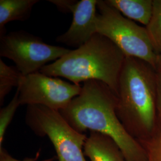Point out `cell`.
<instances>
[{
	"mask_svg": "<svg viewBox=\"0 0 161 161\" xmlns=\"http://www.w3.org/2000/svg\"><path fill=\"white\" fill-rule=\"evenodd\" d=\"M20 105H40L60 111L80 94L82 86L40 72L23 76L17 87Z\"/></svg>",
	"mask_w": 161,
	"mask_h": 161,
	"instance_id": "52a82bcc",
	"label": "cell"
},
{
	"mask_svg": "<svg viewBox=\"0 0 161 161\" xmlns=\"http://www.w3.org/2000/svg\"><path fill=\"white\" fill-rule=\"evenodd\" d=\"M127 18L146 26L151 19L153 0H105Z\"/></svg>",
	"mask_w": 161,
	"mask_h": 161,
	"instance_id": "8fae6325",
	"label": "cell"
},
{
	"mask_svg": "<svg viewBox=\"0 0 161 161\" xmlns=\"http://www.w3.org/2000/svg\"><path fill=\"white\" fill-rule=\"evenodd\" d=\"M116 112L134 138L149 137L157 121V72L143 60L126 57L119 80Z\"/></svg>",
	"mask_w": 161,
	"mask_h": 161,
	"instance_id": "7a4b0ae2",
	"label": "cell"
},
{
	"mask_svg": "<svg viewBox=\"0 0 161 161\" xmlns=\"http://www.w3.org/2000/svg\"><path fill=\"white\" fill-rule=\"evenodd\" d=\"M71 50L48 44L42 38L25 31L10 32L0 36V56L12 60L23 75L37 72Z\"/></svg>",
	"mask_w": 161,
	"mask_h": 161,
	"instance_id": "8992f818",
	"label": "cell"
},
{
	"mask_svg": "<svg viewBox=\"0 0 161 161\" xmlns=\"http://www.w3.org/2000/svg\"><path fill=\"white\" fill-rule=\"evenodd\" d=\"M25 121L35 134L50 139L58 161H86L83 151L86 135L71 127L59 111L40 105L27 106Z\"/></svg>",
	"mask_w": 161,
	"mask_h": 161,
	"instance_id": "5b68a950",
	"label": "cell"
},
{
	"mask_svg": "<svg viewBox=\"0 0 161 161\" xmlns=\"http://www.w3.org/2000/svg\"><path fill=\"white\" fill-rule=\"evenodd\" d=\"M48 2L54 4L60 12L72 13L78 1L76 0H49Z\"/></svg>",
	"mask_w": 161,
	"mask_h": 161,
	"instance_id": "9a60e30c",
	"label": "cell"
},
{
	"mask_svg": "<svg viewBox=\"0 0 161 161\" xmlns=\"http://www.w3.org/2000/svg\"><path fill=\"white\" fill-rule=\"evenodd\" d=\"M97 10V33L112 41L126 57L143 60L156 69L158 55L146 27L123 16L105 0H98Z\"/></svg>",
	"mask_w": 161,
	"mask_h": 161,
	"instance_id": "277c9868",
	"label": "cell"
},
{
	"mask_svg": "<svg viewBox=\"0 0 161 161\" xmlns=\"http://www.w3.org/2000/svg\"><path fill=\"white\" fill-rule=\"evenodd\" d=\"M118 97L99 80H88L80 94L60 113L77 131L99 132L112 138L127 161H146L144 147L131 136L118 118Z\"/></svg>",
	"mask_w": 161,
	"mask_h": 161,
	"instance_id": "6da1fadb",
	"label": "cell"
},
{
	"mask_svg": "<svg viewBox=\"0 0 161 161\" xmlns=\"http://www.w3.org/2000/svg\"><path fill=\"white\" fill-rule=\"evenodd\" d=\"M97 0L78 1L73 12V19L68 31L58 35V43L78 48L97 34L96 19Z\"/></svg>",
	"mask_w": 161,
	"mask_h": 161,
	"instance_id": "ba28073f",
	"label": "cell"
},
{
	"mask_svg": "<svg viewBox=\"0 0 161 161\" xmlns=\"http://www.w3.org/2000/svg\"><path fill=\"white\" fill-rule=\"evenodd\" d=\"M38 2V0H0V36L6 34L7 23L28 20L33 7Z\"/></svg>",
	"mask_w": 161,
	"mask_h": 161,
	"instance_id": "30bf717a",
	"label": "cell"
},
{
	"mask_svg": "<svg viewBox=\"0 0 161 161\" xmlns=\"http://www.w3.org/2000/svg\"><path fill=\"white\" fill-rule=\"evenodd\" d=\"M19 96V92L17 88V91L10 102L0 110V148L3 147L2 144L7 128L11 123L17 108L20 106Z\"/></svg>",
	"mask_w": 161,
	"mask_h": 161,
	"instance_id": "5bb4252c",
	"label": "cell"
},
{
	"mask_svg": "<svg viewBox=\"0 0 161 161\" xmlns=\"http://www.w3.org/2000/svg\"><path fill=\"white\" fill-rule=\"evenodd\" d=\"M157 118L161 119V73L157 72Z\"/></svg>",
	"mask_w": 161,
	"mask_h": 161,
	"instance_id": "2e32d148",
	"label": "cell"
},
{
	"mask_svg": "<svg viewBox=\"0 0 161 161\" xmlns=\"http://www.w3.org/2000/svg\"><path fill=\"white\" fill-rule=\"evenodd\" d=\"M0 161H35L34 159L26 158L24 160H19L12 155H10L8 152L3 147L0 148Z\"/></svg>",
	"mask_w": 161,
	"mask_h": 161,
	"instance_id": "e0dca14e",
	"label": "cell"
},
{
	"mask_svg": "<svg viewBox=\"0 0 161 161\" xmlns=\"http://www.w3.org/2000/svg\"><path fill=\"white\" fill-rule=\"evenodd\" d=\"M156 70L158 72L161 73V54L158 55L156 64Z\"/></svg>",
	"mask_w": 161,
	"mask_h": 161,
	"instance_id": "ac0fdd59",
	"label": "cell"
},
{
	"mask_svg": "<svg viewBox=\"0 0 161 161\" xmlns=\"http://www.w3.org/2000/svg\"><path fill=\"white\" fill-rule=\"evenodd\" d=\"M146 28L156 53L161 54V0H153L152 15Z\"/></svg>",
	"mask_w": 161,
	"mask_h": 161,
	"instance_id": "4fadbf2b",
	"label": "cell"
},
{
	"mask_svg": "<svg viewBox=\"0 0 161 161\" xmlns=\"http://www.w3.org/2000/svg\"><path fill=\"white\" fill-rule=\"evenodd\" d=\"M23 75L16 66H8L0 60V105L4 103L6 96L13 87H17Z\"/></svg>",
	"mask_w": 161,
	"mask_h": 161,
	"instance_id": "7c38bea8",
	"label": "cell"
},
{
	"mask_svg": "<svg viewBox=\"0 0 161 161\" xmlns=\"http://www.w3.org/2000/svg\"><path fill=\"white\" fill-rule=\"evenodd\" d=\"M125 58L112 41L97 33L84 45L47 64L40 72L50 76L68 79L77 85L88 80H99L118 96Z\"/></svg>",
	"mask_w": 161,
	"mask_h": 161,
	"instance_id": "3957f363",
	"label": "cell"
},
{
	"mask_svg": "<svg viewBox=\"0 0 161 161\" xmlns=\"http://www.w3.org/2000/svg\"><path fill=\"white\" fill-rule=\"evenodd\" d=\"M83 151L90 161H127L115 142L99 132H90Z\"/></svg>",
	"mask_w": 161,
	"mask_h": 161,
	"instance_id": "9c48e42d",
	"label": "cell"
}]
</instances>
